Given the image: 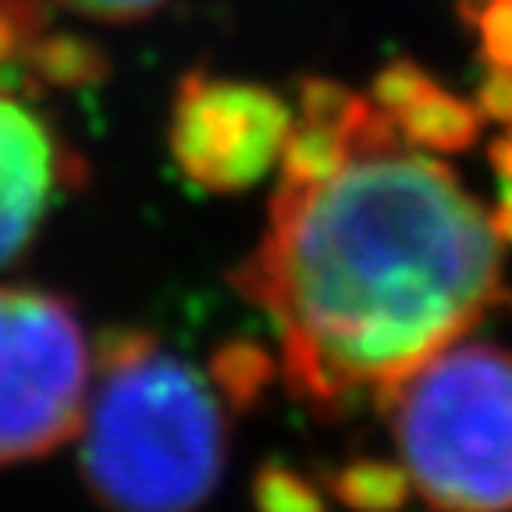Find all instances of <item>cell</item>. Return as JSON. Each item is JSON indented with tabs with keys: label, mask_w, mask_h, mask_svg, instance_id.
I'll return each mask as SVG.
<instances>
[{
	"label": "cell",
	"mask_w": 512,
	"mask_h": 512,
	"mask_svg": "<svg viewBox=\"0 0 512 512\" xmlns=\"http://www.w3.org/2000/svg\"><path fill=\"white\" fill-rule=\"evenodd\" d=\"M235 288L267 313L288 392L320 416L388 395L502 303V235L448 164L402 139L278 182Z\"/></svg>",
	"instance_id": "obj_1"
},
{
	"label": "cell",
	"mask_w": 512,
	"mask_h": 512,
	"mask_svg": "<svg viewBox=\"0 0 512 512\" xmlns=\"http://www.w3.org/2000/svg\"><path fill=\"white\" fill-rule=\"evenodd\" d=\"M214 381L164 352L143 328H114L96 345L82 409L79 463L111 512H196L228 456Z\"/></svg>",
	"instance_id": "obj_2"
},
{
	"label": "cell",
	"mask_w": 512,
	"mask_h": 512,
	"mask_svg": "<svg viewBox=\"0 0 512 512\" xmlns=\"http://www.w3.org/2000/svg\"><path fill=\"white\" fill-rule=\"evenodd\" d=\"M409 484L438 512H512V349L445 345L384 402Z\"/></svg>",
	"instance_id": "obj_3"
},
{
	"label": "cell",
	"mask_w": 512,
	"mask_h": 512,
	"mask_svg": "<svg viewBox=\"0 0 512 512\" xmlns=\"http://www.w3.org/2000/svg\"><path fill=\"white\" fill-rule=\"evenodd\" d=\"M89 345L68 299L0 285V466L54 452L82 424Z\"/></svg>",
	"instance_id": "obj_4"
},
{
	"label": "cell",
	"mask_w": 512,
	"mask_h": 512,
	"mask_svg": "<svg viewBox=\"0 0 512 512\" xmlns=\"http://www.w3.org/2000/svg\"><path fill=\"white\" fill-rule=\"evenodd\" d=\"M292 107L274 89L210 72L178 79L168 150L175 168L217 196L264 182L292 132Z\"/></svg>",
	"instance_id": "obj_5"
},
{
	"label": "cell",
	"mask_w": 512,
	"mask_h": 512,
	"mask_svg": "<svg viewBox=\"0 0 512 512\" xmlns=\"http://www.w3.org/2000/svg\"><path fill=\"white\" fill-rule=\"evenodd\" d=\"M82 182L75 157L43 114L0 89V267L32 246L64 192Z\"/></svg>",
	"instance_id": "obj_6"
},
{
	"label": "cell",
	"mask_w": 512,
	"mask_h": 512,
	"mask_svg": "<svg viewBox=\"0 0 512 512\" xmlns=\"http://www.w3.org/2000/svg\"><path fill=\"white\" fill-rule=\"evenodd\" d=\"M8 72L11 82H18V89H25V93L29 89L79 93V89L104 86L111 79V57L93 36L47 29Z\"/></svg>",
	"instance_id": "obj_7"
},
{
	"label": "cell",
	"mask_w": 512,
	"mask_h": 512,
	"mask_svg": "<svg viewBox=\"0 0 512 512\" xmlns=\"http://www.w3.org/2000/svg\"><path fill=\"white\" fill-rule=\"evenodd\" d=\"M392 121L399 128L402 143H409L413 150L463 153L480 139L484 114L477 111V104L452 96L441 82L431 79Z\"/></svg>",
	"instance_id": "obj_8"
},
{
	"label": "cell",
	"mask_w": 512,
	"mask_h": 512,
	"mask_svg": "<svg viewBox=\"0 0 512 512\" xmlns=\"http://www.w3.org/2000/svg\"><path fill=\"white\" fill-rule=\"evenodd\" d=\"M409 491L402 463L388 459H352L331 477V495L352 512H399Z\"/></svg>",
	"instance_id": "obj_9"
},
{
	"label": "cell",
	"mask_w": 512,
	"mask_h": 512,
	"mask_svg": "<svg viewBox=\"0 0 512 512\" xmlns=\"http://www.w3.org/2000/svg\"><path fill=\"white\" fill-rule=\"evenodd\" d=\"M274 370L278 367L264 345L249 342V338H232L210 356V381L232 409H249L264 399L274 381Z\"/></svg>",
	"instance_id": "obj_10"
},
{
	"label": "cell",
	"mask_w": 512,
	"mask_h": 512,
	"mask_svg": "<svg viewBox=\"0 0 512 512\" xmlns=\"http://www.w3.org/2000/svg\"><path fill=\"white\" fill-rule=\"evenodd\" d=\"M256 512H328L317 484L285 463H264L253 477Z\"/></svg>",
	"instance_id": "obj_11"
},
{
	"label": "cell",
	"mask_w": 512,
	"mask_h": 512,
	"mask_svg": "<svg viewBox=\"0 0 512 512\" xmlns=\"http://www.w3.org/2000/svg\"><path fill=\"white\" fill-rule=\"evenodd\" d=\"M50 29L47 0H0V72L15 68L25 50Z\"/></svg>",
	"instance_id": "obj_12"
},
{
	"label": "cell",
	"mask_w": 512,
	"mask_h": 512,
	"mask_svg": "<svg viewBox=\"0 0 512 512\" xmlns=\"http://www.w3.org/2000/svg\"><path fill=\"white\" fill-rule=\"evenodd\" d=\"M463 15L477 32L480 57L491 68H512V0H466Z\"/></svg>",
	"instance_id": "obj_13"
},
{
	"label": "cell",
	"mask_w": 512,
	"mask_h": 512,
	"mask_svg": "<svg viewBox=\"0 0 512 512\" xmlns=\"http://www.w3.org/2000/svg\"><path fill=\"white\" fill-rule=\"evenodd\" d=\"M427 82H431V75H427L420 64L409 61V57H395L392 64H384L381 72H377V79L367 96L388 114V118H395V114H399L402 107L427 86Z\"/></svg>",
	"instance_id": "obj_14"
},
{
	"label": "cell",
	"mask_w": 512,
	"mask_h": 512,
	"mask_svg": "<svg viewBox=\"0 0 512 512\" xmlns=\"http://www.w3.org/2000/svg\"><path fill=\"white\" fill-rule=\"evenodd\" d=\"M57 4L72 8L75 15L93 18V22H139L164 8L168 0H57Z\"/></svg>",
	"instance_id": "obj_15"
},
{
	"label": "cell",
	"mask_w": 512,
	"mask_h": 512,
	"mask_svg": "<svg viewBox=\"0 0 512 512\" xmlns=\"http://www.w3.org/2000/svg\"><path fill=\"white\" fill-rule=\"evenodd\" d=\"M477 111L491 121L512 125V68H491L477 86Z\"/></svg>",
	"instance_id": "obj_16"
},
{
	"label": "cell",
	"mask_w": 512,
	"mask_h": 512,
	"mask_svg": "<svg viewBox=\"0 0 512 512\" xmlns=\"http://www.w3.org/2000/svg\"><path fill=\"white\" fill-rule=\"evenodd\" d=\"M491 164H495L498 178H502V189L512 192V125L505 136L495 139V146H491Z\"/></svg>",
	"instance_id": "obj_17"
}]
</instances>
